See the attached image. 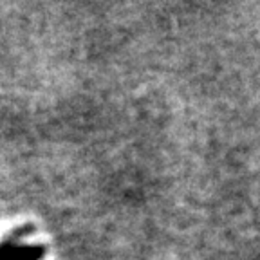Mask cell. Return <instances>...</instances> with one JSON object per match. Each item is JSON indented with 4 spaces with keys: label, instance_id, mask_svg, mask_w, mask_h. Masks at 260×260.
<instances>
[{
    "label": "cell",
    "instance_id": "cell-1",
    "mask_svg": "<svg viewBox=\"0 0 260 260\" xmlns=\"http://www.w3.org/2000/svg\"><path fill=\"white\" fill-rule=\"evenodd\" d=\"M44 255L40 246H22L16 242H8L0 246V260H38Z\"/></svg>",
    "mask_w": 260,
    "mask_h": 260
}]
</instances>
